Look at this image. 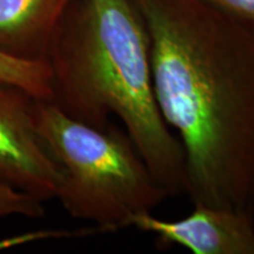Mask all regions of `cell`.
Returning a JSON list of instances; mask_svg holds the SVG:
<instances>
[{
  "label": "cell",
  "mask_w": 254,
  "mask_h": 254,
  "mask_svg": "<svg viewBox=\"0 0 254 254\" xmlns=\"http://www.w3.org/2000/svg\"><path fill=\"white\" fill-rule=\"evenodd\" d=\"M193 205L254 212V24L207 0H133Z\"/></svg>",
  "instance_id": "cell-1"
},
{
  "label": "cell",
  "mask_w": 254,
  "mask_h": 254,
  "mask_svg": "<svg viewBox=\"0 0 254 254\" xmlns=\"http://www.w3.org/2000/svg\"><path fill=\"white\" fill-rule=\"evenodd\" d=\"M47 63L51 103L98 128L118 118L170 196L185 193L183 147L159 111L150 39L133 0H71Z\"/></svg>",
  "instance_id": "cell-2"
},
{
  "label": "cell",
  "mask_w": 254,
  "mask_h": 254,
  "mask_svg": "<svg viewBox=\"0 0 254 254\" xmlns=\"http://www.w3.org/2000/svg\"><path fill=\"white\" fill-rule=\"evenodd\" d=\"M34 111L38 131L62 173L56 199L71 217L116 232L170 196L125 129L78 122L51 101L37 100Z\"/></svg>",
  "instance_id": "cell-3"
},
{
  "label": "cell",
  "mask_w": 254,
  "mask_h": 254,
  "mask_svg": "<svg viewBox=\"0 0 254 254\" xmlns=\"http://www.w3.org/2000/svg\"><path fill=\"white\" fill-rule=\"evenodd\" d=\"M36 101L0 81V183L44 202L57 198L62 173L38 131Z\"/></svg>",
  "instance_id": "cell-4"
},
{
  "label": "cell",
  "mask_w": 254,
  "mask_h": 254,
  "mask_svg": "<svg viewBox=\"0 0 254 254\" xmlns=\"http://www.w3.org/2000/svg\"><path fill=\"white\" fill-rule=\"evenodd\" d=\"M129 227L154 234L161 246L178 245L193 254H254V212L250 209L194 204L178 220L139 213Z\"/></svg>",
  "instance_id": "cell-5"
},
{
  "label": "cell",
  "mask_w": 254,
  "mask_h": 254,
  "mask_svg": "<svg viewBox=\"0 0 254 254\" xmlns=\"http://www.w3.org/2000/svg\"><path fill=\"white\" fill-rule=\"evenodd\" d=\"M71 0H0V51L47 62L57 30Z\"/></svg>",
  "instance_id": "cell-6"
},
{
  "label": "cell",
  "mask_w": 254,
  "mask_h": 254,
  "mask_svg": "<svg viewBox=\"0 0 254 254\" xmlns=\"http://www.w3.org/2000/svg\"><path fill=\"white\" fill-rule=\"evenodd\" d=\"M0 81L23 88L37 100L52 99V73L45 60H26L0 51Z\"/></svg>",
  "instance_id": "cell-7"
},
{
  "label": "cell",
  "mask_w": 254,
  "mask_h": 254,
  "mask_svg": "<svg viewBox=\"0 0 254 254\" xmlns=\"http://www.w3.org/2000/svg\"><path fill=\"white\" fill-rule=\"evenodd\" d=\"M44 214L43 201L0 183V221L12 217L40 218Z\"/></svg>",
  "instance_id": "cell-8"
},
{
  "label": "cell",
  "mask_w": 254,
  "mask_h": 254,
  "mask_svg": "<svg viewBox=\"0 0 254 254\" xmlns=\"http://www.w3.org/2000/svg\"><path fill=\"white\" fill-rule=\"evenodd\" d=\"M233 17L254 24V0H207Z\"/></svg>",
  "instance_id": "cell-9"
}]
</instances>
